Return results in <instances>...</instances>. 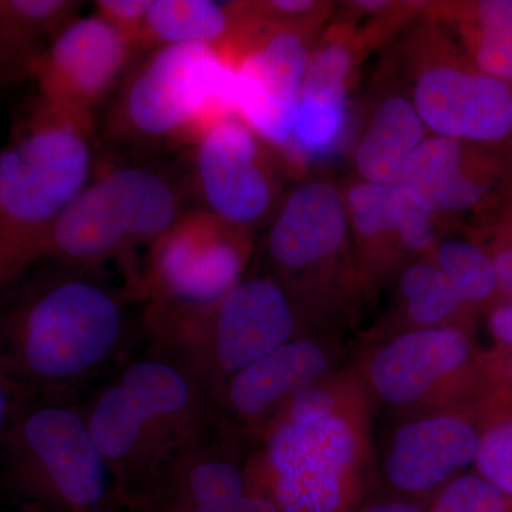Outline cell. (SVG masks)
I'll list each match as a JSON object with an SVG mask.
<instances>
[{"mask_svg":"<svg viewBox=\"0 0 512 512\" xmlns=\"http://www.w3.org/2000/svg\"><path fill=\"white\" fill-rule=\"evenodd\" d=\"M52 264L0 296V370L30 397L76 402L123 355L131 295L97 271Z\"/></svg>","mask_w":512,"mask_h":512,"instance_id":"1","label":"cell"},{"mask_svg":"<svg viewBox=\"0 0 512 512\" xmlns=\"http://www.w3.org/2000/svg\"><path fill=\"white\" fill-rule=\"evenodd\" d=\"M376 404L346 365L299 393L245 461L278 512H353L377 480Z\"/></svg>","mask_w":512,"mask_h":512,"instance_id":"2","label":"cell"},{"mask_svg":"<svg viewBox=\"0 0 512 512\" xmlns=\"http://www.w3.org/2000/svg\"><path fill=\"white\" fill-rule=\"evenodd\" d=\"M92 133L37 96L0 150V296L43 261L53 225L92 180Z\"/></svg>","mask_w":512,"mask_h":512,"instance_id":"3","label":"cell"},{"mask_svg":"<svg viewBox=\"0 0 512 512\" xmlns=\"http://www.w3.org/2000/svg\"><path fill=\"white\" fill-rule=\"evenodd\" d=\"M308 319L291 292L269 275L244 278L210 303H146L141 325L150 352L214 396L232 376L289 340L323 332Z\"/></svg>","mask_w":512,"mask_h":512,"instance_id":"4","label":"cell"},{"mask_svg":"<svg viewBox=\"0 0 512 512\" xmlns=\"http://www.w3.org/2000/svg\"><path fill=\"white\" fill-rule=\"evenodd\" d=\"M174 188L164 177L137 167H109L77 194L53 225L43 261L99 271L119 262L127 291L137 299V245H153L181 217Z\"/></svg>","mask_w":512,"mask_h":512,"instance_id":"5","label":"cell"},{"mask_svg":"<svg viewBox=\"0 0 512 512\" xmlns=\"http://www.w3.org/2000/svg\"><path fill=\"white\" fill-rule=\"evenodd\" d=\"M235 89L234 66L218 47H160L128 77L109 133L141 147L195 143L215 121L235 114Z\"/></svg>","mask_w":512,"mask_h":512,"instance_id":"6","label":"cell"},{"mask_svg":"<svg viewBox=\"0 0 512 512\" xmlns=\"http://www.w3.org/2000/svg\"><path fill=\"white\" fill-rule=\"evenodd\" d=\"M393 421L470 406L495 389L463 326L410 330L366 343L349 362Z\"/></svg>","mask_w":512,"mask_h":512,"instance_id":"7","label":"cell"},{"mask_svg":"<svg viewBox=\"0 0 512 512\" xmlns=\"http://www.w3.org/2000/svg\"><path fill=\"white\" fill-rule=\"evenodd\" d=\"M10 480L52 512H96L116 495L84 409L70 400L28 397L2 454Z\"/></svg>","mask_w":512,"mask_h":512,"instance_id":"8","label":"cell"},{"mask_svg":"<svg viewBox=\"0 0 512 512\" xmlns=\"http://www.w3.org/2000/svg\"><path fill=\"white\" fill-rule=\"evenodd\" d=\"M348 208L326 181L296 188L276 215L266 241L272 278L281 282L315 322L320 312L338 308L349 289L363 284L343 261Z\"/></svg>","mask_w":512,"mask_h":512,"instance_id":"9","label":"cell"},{"mask_svg":"<svg viewBox=\"0 0 512 512\" xmlns=\"http://www.w3.org/2000/svg\"><path fill=\"white\" fill-rule=\"evenodd\" d=\"M353 355L333 330L289 340L212 396L218 430L229 439L255 444L299 393L349 365Z\"/></svg>","mask_w":512,"mask_h":512,"instance_id":"10","label":"cell"},{"mask_svg":"<svg viewBox=\"0 0 512 512\" xmlns=\"http://www.w3.org/2000/svg\"><path fill=\"white\" fill-rule=\"evenodd\" d=\"M251 242L210 210L181 215L148 252L137 299L150 302L210 303L244 279Z\"/></svg>","mask_w":512,"mask_h":512,"instance_id":"11","label":"cell"},{"mask_svg":"<svg viewBox=\"0 0 512 512\" xmlns=\"http://www.w3.org/2000/svg\"><path fill=\"white\" fill-rule=\"evenodd\" d=\"M235 70V114L271 146L288 147L301 101L309 56L293 28L261 22L224 47Z\"/></svg>","mask_w":512,"mask_h":512,"instance_id":"12","label":"cell"},{"mask_svg":"<svg viewBox=\"0 0 512 512\" xmlns=\"http://www.w3.org/2000/svg\"><path fill=\"white\" fill-rule=\"evenodd\" d=\"M480 402L394 421L377 456L383 493L429 507L444 485L474 466L481 441Z\"/></svg>","mask_w":512,"mask_h":512,"instance_id":"13","label":"cell"},{"mask_svg":"<svg viewBox=\"0 0 512 512\" xmlns=\"http://www.w3.org/2000/svg\"><path fill=\"white\" fill-rule=\"evenodd\" d=\"M134 52L126 37L99 16L74 18L37 62L32 79L40 99L93 130L94 111Z\"/></svg>","mask_w":512,"mask_h":512,"instance_id":"14","label":"cell"},{"mask_svg":"<svg viewBox=\"0 0 512 512\" xmlns=\"http://www.w3.org/2000/svg\"><path fill=\"white\" fill-rule=\"evenodd\" d=\"M414 109L434 136L494 148L512 157V86L458 57L421 70Z\"/></svg>","mask_w":512,"mask_h":512,"instance_id":"15","label":"cell"},{"mask_svg":"<svg viewBox=\"0 0 512 512\" xmlns=\"http://www.w3.org/2000/svg\"><path fill=\"white\" fill-rule=\"evenodd\" d=\"M261 138L238 116L215 121L195 141L198 183L210 211L247 229L269 211L274 178Z\"/></svg>","mask_w":512,"mask_h":512,"instance_id":"16","label":"cell"},{"mask_svg":"<svg viewBox=\"0 0 512 512\" xmlns=\"http://www.w3.org/2000/svg\"><path fill=\"white\" fill-rule=\"evenodd\" d=\"M84 414L94 444L114 478L117 497L140 503L174 463V457L117 379L93 397Z\"/></svg>","mask_w":512,"mask_h":512,"instance_id":"17","label":"cell"},{"mask_svg":"<svg viewBox=\"0 0 512 512\" xmlns=\"http://www.w3.org/2000/svg\"><path fill=\"white\" fill-rule=\"evenodd\" d=\"M512 157L494 148L433 136L417 147L399 185L431 214L480 210Z\"/></svg>","mask_w":512,"mask_h":512,"instance_id":"18","label":"cell"},{"mask_svg":"<svg viewBox=\"0 0 512 512\" xmlns=\"http://www.w3.org/2000/svg\"><path fill=\"white\" fill-rule=\"evenodd\" d=\"M117 380L146 413L174 460L217 429L211 394L156 353L127 363Z\"/></svg>","mask_w":512,"mask_h":512,"instance_id":"19","label":"cell"},{"mask_svg":"<svg viewBox=\"0 0 512 512\" xmlns=\"http://www.w3.org/2000/svg\"><path fill=\"white\" fill-rule=\"evenodd\" d=\"M76 10L69 0H0V86L32 77Z\"/></svg>","mask_w":512,"mask_h":512,"instance_id":"20","label":"cell"},{"mask_svg":"<svg viewBox=\"0 0 512 512\" xmlns=\"http://www.w3.org/2000/svg\"><path fill=\"white\" fill-rule=\"evenodd\" d=\"M249 22L248 6L212 0H153L143 50L174 45L224 49Z\"/></svg>","mask_w":512,"mask_h":512,"instance_id":"21","label":"cell"},{"mask_svg":"<svg viewBox=\"0 0 512 512\" xmlns=\"http://www.w3.org/2000/svg\"><path fill=\"white\" fill-rule=\"evenodd\" d=\"M426 126L412 101L390 96L377 107L372 123L356 150V167L363 180L397 184L417 147L426 140Z\"/></svg>","mask_w":512,"mask_h":512,"instance_id":"22","label":"cell"},{"mask_svg":"<svg viewBox=\"0 0 512 512\" xmlns=\"http://www.w3.org/2000/svg\"><path fill=\"white\" fill-rule=\"evenodd\" d=\"M399 312L392 325L367 343L410 330L463 326L473 328V313L461 302L443 272L433 261L410 262L400 275Z\"/></svg>","mask_w":512,"mask_h":512,"instance_id":"23","label":"cell"},{"mask_svg":"<svg viewBox=\"0 0 512 512\" xmlns=\"http://www.w3.org/2000/svg\"><path fill=\"white\" fill-rule=\"evenodd\" d=\"M348 128V86L305 79L286 150L308 163L323 160L342 147Z\"/></svg>","mask_w":512,"mask_h":512,"instance_id":"24","label":"cell"},{"mask_svg":"<svg viewBox=\"0 0 512 512\" xmlns=\"http://www.w3.org/2000/svg\"><path fill=\"white\" fill-rule=\"evenodd\" d=\"M471 312L500 302V285L490 255L476 239L450 238L434 248L431 259Z\"/></svg>","mask_w":512,"mask_h":512,"instance_id":"25","label":"cell"},{"mask_svg":"<svg viewBox=\"0 0 512 512\" xmlns=\"http://www.w3.org/2000/svg\"><path fill=\"white\" fill-rule=\"evenodd\" d=\"M476 473L512 498V387H495L480 402Z\"/></svg>","mask_w":512,"mask_h":512,"instance_id":"26","label":"cell"},{"mask_svg":"<svg viewBox=\"0 0 512 512\" xmlns=\"http://www.w3.org/2000/svg\"><path fill=\"white\" fill-rule=\"evenodd\" d=\"M476 241L493 261L500 285V301H512V175L480 208Z\"/></svg>","mask_w":512,"mask_h":512,"instance_id":"27","label":"cell"},{"mask_svg":"<svg viewBox=\"0 0 512 512\" xmlns=\"http://www.w3.org/2000/svg\"><path fill=\"white\" fill-rule=\"evenodd\" d=\"M394 191L396 184H377L365 180L350 188L346 208L356 234L363 241L387 244V239L392 238L396 242Z\"/></svg>","mask_w":512,"mask_h":512,"instance_id":"28","label":"cell"},{"mask_svg":"<svg viewBox=\"0 0 512 512\" xmlns=\"http://www.w3.org/2000/svg\"><path fill=\"white\" fill-rule=\"evenodd\" d=\"M429 512H512V498L477 473H464L431 498Z\"/></svg>","mask_w":512,"mask_h":512,"instance_id":"29","label":"cell"},{"mask_svg":"<svg viewBox=\"0 0 512 512\" xmlns=\"http://www.w3.org/2000/svg\"><path fill=\"white\" fill-rule=\"evenodd\" d=\"M394 220L400 251L423 255L436 248L434 214L420 207L399 184L394 191Z\"/></svg>","mask_w":512,"mask_h":512,"instance_id":"30","label":"cell"},{"mask_svg":"<svg viewBox=\"0 0 512 512\" xmlns=\"http://www.w3.org/2000/svg\"><path fill=\"white\" fill-rule=\"evenodd\" d=\"M488 329L493 348L483 350L484 365L494 386L512 387V301L488 309Z\"/></svg>","mask_w":512,"mask_h":512,"instance_id":"31","label":"cell"},{"mask_svg":"<svg viewBox=\"0 0 512 512\" xmlns=\"http://www.w3.org/2000/svg\"><path fill=\"white\" fill-rule=\"evenodd\" d=\"M153 0H99L96 15L126 37L134 50H143L147 16Z\"/></svg>","mask_w":512,"mask_h":512,"instance_id":"32","label":"cell"},{"mask_svg":"<svg viewBox=\"0 0 512 512\" xmlns=\"http://www.w3.org/2000/svg\"><path fill=\"white\" fill-rule=\"evenodd\" d=\"M28 397V394L0 370V456L8 443L13 424L18 419V414Z\"/></svg>","mask_w":512,"mask_h":512,"instance_id":"33","label":"cell"},{"mask_svg":"<svg viewBox=\"0 0 512 512\" xmlns=\"http://www.w3.org/2000/svg\"><path fill=\"white\" fill-rule=\"evenodd\" d=\"M353 512H429V507L399 495L382 493L367 497Z\"/></svg>","mask_w":512,"mask_h":512,"instance_id":"34","label":"cell"},{"mask_svg":"<svg viewBox=\"0 0 512 512\" xmlns=\"http://www.w3.org/2000/svg\"><path fill=\"white\" fill-rule=\"evenodd\" d=\"M247 498V497H245ZM244 503V501H242ZM241 507V505H239ZM239 507L232 508V510H183V511H167V512H238Z\"/></svg>","mask_w":512,"mask_h":512,"instance_id":"35","label":"cell"}]
</instances>
